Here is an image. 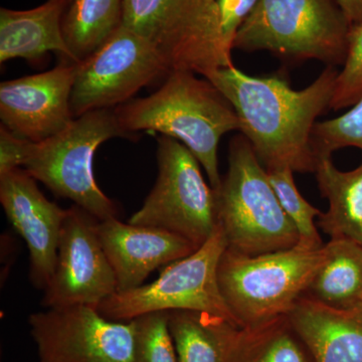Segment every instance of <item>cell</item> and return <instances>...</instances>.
Wrapping results in <instances>:
<instances>
[{"label":"cell","mask_w":362,"mask_h":362,"mask_svg":"<svg viewBox=\"0 0 362 362\" xmlns=\"http://www.w3.org/2000/svg\"><path fill=\"white\" fill-rule=\"evenodd\" d=\"M327 66L303 90L280 77H252L235 66L211 71L206 78L225 95L237 112L240 134L247 138L267 171L290 168L315 173L312 132L317 118L330 108L338 76Z\"/></svg>","instance_id":"obj_1"},{"label":"cell","mask_w":362,"mask_h":362,"mask_svg":"<svg viewBox=\"0 0 362 362\" xmlns=\"http://www.w3.org/2000/svg\"><path fill=\"white\" fill-rule=\"evenodd\" d=\"M121 127L160 133L182 143L206 170L214 189L221 185L218 148L221 138L240 131L230 102L207 78L187 71H171L148 97L131 99L114 109Z\"/></svg>","instance_id":"obj_2"},{"label":"cell","mask_w":362,"mask_h":362,"mask_svg":"<svg viewBox=\"0 0 362 362\" xmlns=\"http://www.w3.org/2000/svg\"><path fill=\"white\" fill-rule=\"evenodd\" d=\"M216 192L218 223L228 249L246 256L285 251L299 235L281 206L268 173L244 135L228 146V168Z\"/></svg>","instance_id":"obj_3"},{"label":"cell","mask_w":362,"mask_h":362,"mask_svg":"<svg viewBox=\"0 0 362 362\" xmlns=\"http://www.w3.org/2000/svg\"><path fill=\"white\" fill-rule=\"evenodd\" d=\"M350 28L337 0H259L235 33L233 49L343 66Z\"/></svg>","instance_id":"obj_4"},{"label":"cell","mask_w":362,"mask_h":362,"mask_svg":"<svg viewBox=\"0 0 362 362\" xmlns=\"http://www.w3.org/2000/svg\"><path fill=\"white\" fill-rule=\"evenodd\" d=\"M325 245L246 256L226 247L218 280L226 305L242 327L288 315L325 261Z\"/></svg>","instance_id":"obj_5"},{"label":"cell","mask_w":362,"mask_h":362,"mask_svg":"<svg viewBox=\"0 0 362 362\" xmlns=\"http://www.w3.org/2000/svg\"><path fill=\"white\" fill-rule=\"evenodd\" d=\"M123 25L153 45L170 73L206 78L233 66L218 0H124Z\"/></svg>","instance_id":"obj_6"},{"label":"cell","mask_w":362,"mask_h":362,"mask_svg":"<svg viewBox=\"0 0 362 362\" xmlns=\"http://www.w3.org/2000/svg\"><path fill=\"white\" fill-rule=\"evenodd\" d=\"M117 137L133 138L121 127L114 110L88 112L59 134L33 142L23 169L98 221L117 218L116 204L98 187L93 168L98 147Z\"/></svg>","instance_id":"obj_7"},{"label":"cell","mask_w":362,"mask_h":362,"mask_svg":"<svg viewBox=\"0 0 362 362\" xmlns=\"http://www.w3.org/2000/svg\"><path fill=\"white\" fill-rule=\"evenodd\" d=\"M226 247L225 233L218 226L202 247L169 264L154 282L116 292L97 307L98 311L107 319L124 322L154 312L199 311L225 317L240 325L218 286V263Z\"/></svg>","instance_id":"obj_8"},{"label":"cell","mask_w":362,"mask_h":362,"mask_svg":"<svg viewBox=\"0 0 362 362\" xmlns=\"http://www.w3.org/2000/svg\"><path fill=\"white\" fill-rule=\"evenodd\" d=\"M157 142L156 185L129 223L168 230L199 249L220 226L216 190L182 143L163 135Z\"/></svg>","instance_id":"obj_9"},{"label":"cell","mask_w":362,"mask_h":362,"mask_svg":"<svg viewBox=\"0 0 362 362\" xmlns=\"http://www.w3.org/2000/svg\"><path fill=\"white\" fill-rule=\"evenodd\" d=\"M169 74L153 45L122 23L99 49L76 64L71 97L74 118L120 106Z\"/></svg>","instance_id":"obj_10"},{"label":"cell","mask_w":362,"mask_h":362,"mask_svg":"<svg viewBox=\"0 0 362 362\" xmlns=\"http://www.w3.org/2000/svg\"><path fill=\"white\" fill-rule=\"evenodd\" d=\"M40 362H133L134 321H113L90 305L47 308L28 317Z\"/></svg>","instance_id":"obj_11"},{"label":"cell","mask_w":362,"mask_h":362,"mask_svg":"<svg viewBox=\"0 0 362 362\" xmlns=\"http://www.w3.org/2000/svg\"><path fill=\"white\" fill-rule=\"evenodd\" d=\"M95 216L73 206L66 209L59 235L56 268L45 288V308L99 306L117 292L115 274L98 235Z\"/></svg>","instance_id":"obj_12"},{"label":"cell","mask_w":362,"mask_h":362,"mask_svg":"<svg viewBox=\"0 0 362 362\" xmlns=\"http://www.w3.org/2000/svg\"><path fill=\"white\" fill-rule=\"evenodd\" d=\"M76 64L0 84L1 125L35 143L49 139L74 121L71 109Z\"/></svg>","instance_id":"obj_13"},{"label":"cell","mask_w":362,"mask_h":362,"mask_svg":"<svg viewBox=\"0 0 362 362\" xmlns=\"http://www.w3.org/2000/svg\"><path fill=\"white\" fill-rule=\"evenodd\" d=\"M0 204L30 252V279L45 291L56 268L59 235L66 214L40 192L25 169L0 176Z\"/></svg>","instance_id":"obj_14"},{"label":"cell","mask_w":362,"mask_h":362,"mask_svg":"<svg viewBox=\"0 0 362 362\" xmlns=\"http://www.w3.org/2000/svg\"><path fill=\"white\" fill-rule=\"evenodd\" d=\"M98 235L115 274L117 292L143 285L154 270L197 251L189 240L153 226L124 223L117 218L99 221Z\"/></svg>","instance_id":"obj_15"},{"label":"cell","mask_w":362,"mask_h":362,"mask_svg":"<svg viewBox=\"0 0 362 362\" xmlns=\"http://www.w3.org/2000/svg\"><path fill=\"white\" fill-rule=\"evenodd\" d=\"M288 317L314 362H362V308L338 310L304 294Z\"/></svg>","instance_id":"obj_16"},{"label":"cell","mask_w":362,"mask_h":362,"mask_svg":"<svg viewBox=\"0 0 362 362\" xmlns=\"http://www.w3.org/2000/svg\"><path fill=\"white\" fill-rule=\"evenodd\" d=\"M65 0H47L28 11L0 8V62L25 59L33 63L47 52H57L62 61L75 64L63 32Z\"/></svg>","instance_id":"obj_17"},{"label":"cell","mask_w":362,"mask_h":362,"mask_svg":"<svg viewBox=\"0 0 362 362\" xmlns=\"http://www.w3.org/2000/svg\"><path fill=\"white\" fill-rule=\"evenodd\" d=\"M177 362H233L244 327L206 312L168 311Z\"/></svg>","instance_id":"obj_18"},{"label":"cell","mask_w":362,"mask_h":362,"mask_svg":"<svg viewBox=\"0 0 362 362\" xmlns=\"http://www.w3.org/2000/svg\"><path fill=\"white\" fill-rule=\"evenodd\" d=\"M314 173L321 195L329 202L327 213L319 216V228L331 239L344 238L362 246V164L343 173L331 156H319Z\"/></svg>","instance_id":"obj_19"},{"label":"cell","mask_w":362,"mask_h":362,"mask_svg":"<svg viewBox=\"0 0 362 362\" xmlns=\"http://www.w3.org/2000/svg\"><path fill=\"white\" fill-rule=\"evenodd\" d=\"M325 250V261L305 295L338 310L362 308L361 245L337 238Z\"/></svg>","instance_id":"obj_20"},{"label":"cell","mask_w":362,"mask_h":362,"mask_svg":"<svg viewBox=\"0 0 362 362\" xmlns=\"http://www.w3.org/2000/svg\"><path fill=\"white\" fill-rule=\"evenodd\" d=\"M124 0H73L63 18L66 45L75 64L84 61L123 23Z\"/></svg>","instance_id":"obj_21"},{"label":"cell","mask_w":362,"mask_h":362,"mask_svg":"<svg viewBox=\"0 0 362 362\" xmlns=\"http://www.w3.org/2000/svg\"><path fill=\"white\" fill-rule=\"evenodd\" d=\"M233 362H314L288 315L244 327Z\"/></svg>","instance_id":"obj_22"},{"label":"cell","mask_w":362,"mask_h":362,"mask_svg":"<svg viewBox=\"0 0 362 362\" xmlns=\"http://www.w3.org/2000/svg\"><path fill=\"white\" fill-rule=\"evenodd\" d=\"M267 173L281 206L296 228L299 235L297 246L305 250L321 249L324 245L317 230L315 218L323 213L300 194L293 177L294 171L280 168L267 171Z\"/></svg>","instance_id":"obj_23"},{"label":"cell","mask_w":362,"mask_h":362,"mask_svg":"<svg viewBox=\"0 0 362 362\" xmlns=\"http://www.w3.org/2000/svg\"><path fill=\"white\" fill-rule=\"evenodd\" d=\"M133 362H177L168 327V312H154L134 319Z\"/></svg>","instance_id":"obj_24"},{"label":"cell","mask_w":362,"mask_h":362,"mask_svg":"<svg viewBox=\"0 0 362 362\" xmlns=\"http://www.w3.org/2000/svg\"><path fill=\"white\" fill-rule=\"evenodd\" d=\"M312 146L317 158L331 156L345 147L362 150V98L341 116L317 122L312 132Z\"/></svg>","instance_id":"obj_25"},{"label":"cell","mask_w":362,"mask_h":362,"mask_svg":"<svg viewBox=\"0 0 362 362\" xmlns=\"http://www.w3.org/2000/svg\"><path fill=\"white\" fill-rule=\"evenodd\" d=\"M362 98V23L352 25L349 35V51L342 70L338 73L330 109L350 108Z\"/></svg>","instance_id":"obj_26"},{"label":"cell","mask_w":362,"mask_h":362,"mask_svg":"<svg viewBox=\"0 0 362 362\" xmlns=\"http://www.w3.org/2000/svg\"><path fill=\"white\" fill-rule=\"evenodd\" d=\"M32 141L14 134L4 126L0 128V176L25 165Z\"/></svg>","instance_id":"obj_27"},{"label":"cell","mask_w":362,"mask_h":362,"mask_svg":"<svg viewBox=\"0 0 362 362\" xmlns=\"http://www.w3.org/2000/svg\"><path fill=\"white\" fill-rule=\"evenodd\" d=\"M259 0H218L226 47L233 52V39L240 26Z\"/></svg>","instance_id":"obj_28"},{"label":"cell","mask_w":362,"mask_h":362,"mask_svg":"<svg viewBox=\"0 0 362 362\" xmlns=\"http://www.w3.org/2000/svg\"><path fill=\"white\" fill-rule=\"evenodd\" d=\"M350 25L362 23V0H337Z\"/></svg>","instance_id":"obj_29"},{"label":"cell","mask_w":362,"mask_h":362,"mask_svg":"<svg viewBox=\"0 0 362 362\" xmlns=\"http://www.w3.org/2000/svg\"><path fill=\"white\" fill-rule=\"evenodd\" d=\"M65 1L66 2V4H68V6H70L71 2H73V0H65Z\"/></svg>","instance_id":"obj_30"}]
</instances>
